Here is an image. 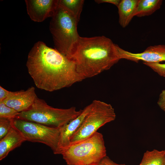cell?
I'll return each instance as SVG.
<instances>
[{
  "label": "cell",
  "instance_id": "20",
  "mask_svg": "<svg viewBox=\"0 0 165 165\" xmlns=\"http://www.w3.org/2000/svg\"><path fill=\"white\" fill-rule=\"evenodd\" d=\"M157 104L163 110L165 109V89L162 90L157 101Z\"/></svg>",
  "mask_w": 165,
  "mask_h": 165
},
{
  "label": "cell",
  "instance_id": "22",
  "mask_svg": "<svg viewBox=\"0 0 165 165\" xmlns=\"http://www.w3.org/2000/svg\"><path fill=\"white\" fill-rule=\"evenodd\" d=\"M10 91L0 86V102H3L8 96Z\"/></svg>",
  "mask_w": 165,
  "mask_h": 165
},
{
  "label": "cell",
  "instance_id": "21",
  "mask_svg": "<svg viewBox=\"0 0 165 165\" xmlns=\"http://www.w3.org/2000/svg\"><path fill=\"white\" fill-rule=\"evenodd\" d=\"M98 165H126L124 164L116 163L107 156L103 158Z\"/></svg>",
  "mask_w": 165,
  "mask_h": 165
},
{
  "label": "cell",
  "instance_id": "1",
  "mask_svg": "<svg viewBox=\"0 0 165 165\" xmlns=\"http://www.w3.org/2000/svg\"><path fill=\"white\" fill-rule=\"evenodd\" d=\"M26 65L37 87L48 91L68 87L84 79L73 61L40 41L29 52Z\"/></svg>",
  "mask_w": 165,
  "mask_h": 165
},
{
  "label": "cell",
  "instance_id": "9",
  "mask_svg": "<svg viewBox=\"0 0 165 165\" xmlns=\"http://www.w3.org/2000/svg\"><path fill=\"white\" fill-rule=\"evenodd\" d=\"M25 2L28 15L35 22L52 17L59 4V0H26Z\"/></svg>",
  "mask_w": 165,
  "mask_h": 165
},
{
  "label": "cell",
  "instance_id": "4",
  "mask_svg": "<svg viewBox=\"0 0 165 165\" xmlns=\"http://www.w3.org/2000/svg\"><path fill=\"white\" fill-rule=\"evenodd\" d=\"M61 154L68 165H98L107 156L103 135L97 132L87 139L70 145Z\"/></svg>",
  "mask_w": 165,
  "mask_h": 165
},
{
  "label": "cell",
  "instance_id": "24",
  "mask_svg": "<svg viewBox=\"0 0 165 165\" xmlns=\"http://www.w3.org/2000/svg\"><path fill=\"white\" fill-rule=\"evenodd\" d=\"M165 112V109L163 110Z\"/></svg>",
  "mask_w": 165,
  "mask_h": 165
},
{
  "label": "cell",
  "instance_id": "19",
  "mask_svg": "<svg viewBox=\"0 0 165 165\" xmlns=\"http://www.w3.org/2000/svg\"><path fill=\"white\" fill-rule=\"evenodd\" d=\"M145 65L149 67L160 76L165 77V63L143 62Z\"/></svg>",
  "mask_w": 165,
  "mask_h": 165
},
{
  "label": "cell",
  "instance_id": "2",
  "mask_svg": "<svg viewBox=\"0 0 165 165\" xmlns=\"http://www.w3.org/2000/svg\"><path fill=\"white\" fill-rule=\"evenodd\" d=\"M116 45L104 36H80L69 59L81 76L91 78L109 69L120 60Z\"/></svg>",
  "mask_w": 165,
  "mask_h": 165
},
{
  "label": "cell",
  "instance_id": "15",
  "mask_svg": "<svg viewBox=\"0 0 165 165\" xmlns=\"http://www.w3.org/2000/svg\"><path fill=\"white\" fill-rule=\"evenodd\" d=\"M139 165H165V150L146 151Z\"/></svg>",
  "mask_w": 165,
  "mask_h": 165
},
{
  "label": "cell",
  "instance_id": "11",
  "mask_svg": "<svg viewBox=\"0 0 165 165\" xmlns=\"http://www.w3.org/2000/svg\"><path fill=\"white\" fill-rule=\"evenodd\" d=\"M91 107V103L82 110V113L78 117L60 128V137L58 154H61L62 151L70 145L71 138L81 127Z\"/></svg>",
  "mask_w": 165,
  "mask_h": 165
},
{
  "label": "cell",
  "instance_id": "3",
  "mask_svg": "<svg viewBox=\"0 0 165 165\" xmlns=\"http://www.w3.org/2000/svg\"><path fill=\"white\" fill-rule=\"evenodd\" d=\"M78 23L74 15L59 2L50 21V29L55 49L69 59L80 37L77 30Z\"/></svg>",
  "mask_w": 165,
  "mask_h": 165
},
{
  "label": "cell",
  "instance_id": "17",
  "mask_svg": "<svg viewBox=\"0 0 165 165\" xmlns=\"http://www.w3.org/2000/svg\"><path fill=\"white\" fill-rule=\"evenodd\" d=\"M19 113L3 102H0V118L14 119L17 118Z\"/></svg>",
  "mask_w": 165,
  "mask_h": 165
},
{
  "label": "cell",
  "instance_id": "16",
  "mask_svg": "<svg viewBox=\"0 0 165 165\" xmlns=\"http://www.w3.org/2000/svg\"><path fill=\"white\" fill-rule=\"evenodd\" d=\"M60 5L71 12L79 22L84 1L83 0H60Z\"/></svg>",
  "mask_w": 165,
  "mask_h": 165
},
{
  "label": "cell",
  "instance_id": "10",
  "mask_svg": "<svg viewBox=\"0 0 165 165\" xmlns=\"http://www.w3.org/2000/svg\"><path fill=\"white\" fill-rule=\"evenodd\" d=\"M37 97L35 87L31 86L26 90L10 91L8 96L3 102L20 113L29 108Z\"/></svg>",
  "mask_w": 165,
  "mask_h": 165
},
{
  "label": "cell",
  "instance_id": "8",
  "mask_svg": "<svg viewBox=\"0 0 165 165\" xmlns=\"http://www.w3.org/2000/svg\"><path fill=\"white\" fill-rule=\"evenodd\" d=\"M119 57L136 63L140 61L145 62L160 63L165 61V45H158L150 46L143 52L133 53L126 50L116 45Z\"/></svg>",
  "mask_w": 165,
  "mask_h": 165
},
{
  "label": "cell",
  "instance_id": "13",
  "mask_svg": "<svg viewBox=\"0 0 165 165\" xmlns=\"http://www.w3.org/2000/svg\"><path fill=\"white\" fill-rule=\"evenodd\" d=\"M139 0H121L117 7L119 15V22L123 28L130 23L135 13Z\"/></svg>",
  "mask_w": 165,
  "mask_h": 165
},
{
  "label": "cell",
  "instance_id": "5",
  "mask_svg": "<svg viewBox=\"0 0 165 165\" xmlns=\"http://www.w3.org/2000/svg\"><path fill=\"white\" fill-rule=\"evenodd\" d=\"M82 111L81 109L77 110L75 107L66 109L54 108L37 97L31 107L20 112L16 118L60 128L78 117Z\"/></svg>",
  "mask_w": 165,
  "mask_h": 165
},
{
  "label": "cell",
  "instance_id": "23",
  "mask_svg": "<svg viewBox=\"0 0 165 165\" xmlns=\"http://www.w3.org/2000/svg\"><path fill=\"white\" fill-rule=\"evenodd\" d=\"M95 2L98 4L102 3H108L113 4L117 7L118 6L121 0H96Z\"/></svg>",
  "mask_w": 165,
  "mask_h": 165
},
{
  "label": "cell",
  "instance_id": "14",
  "mask_svg": "<svg viewBox=\"0 0 165 165\" xmlns=\"http://www.w3.org/2000/svg\"><path fill=\"white\" fill-rule=\"evenodd\" d=\"M162 0H139L135 16L141 17L151 15L160 8Z\"/></svg>",
  "mask_w": 165,
  "mask_h": 165
},
{
  "label": "cell",
  "instance_id": "7",
  "mask_svg": "<svg viewBox=\"0 0 165 165\" xmlns=\"http://www.w3.org/2000/svg\"><path fill=\"white\" fill-rule=\"evenodd\" d=\"M13 125L26 141L44 144L50 147L54 154H58L60 128L17 118L13 119Z\"/></svg>",
  "mask_w": 165,
  "mask_h": 165
},
{
  "label": "cell",
  "instance_id": "6",
  "mask_svg": "<svg viewBox=\"0 0 165 165\" xmlns=\"http://www.w3.org/2000/svg\"><path fill=\"white\" fill-rule=\"evenodd\" d=\"M91 103L90 110L80 128L71 138L70 145L88 138L97 132L100 127L115 120L116 114L110 104L96 100Z\"/></svg>",
  "mask_w": 165,
  "mask_h": 165
},
{
  "label": "cell",
  "instance_id": "12",
  "mask_svg": "<svg viewBox=\"0 0 165 165\" xmlns=\"http://www.w3.org/2000/svg\"><path fill=\"white\" fill-rule=\"evenodd\" d=\"M25 141L23 135L13 125L7 134L0 139V160L4 159L10 152Z\"/></svg>",
  "mask_w": 165,
  "mask_h": 165
},
{
  "label": "cell",
  "instance_id": "18",
  "mask_svg": "<svg viewBox=\"0 0 165 165\" xmlns=\"http://www.w3.org/2000/svg\"><path fill=\"white\" fill-rule=\"evenodd\" d=\"M13 119L0 118V139L7 134L12 127Z\"/></svg>",
  "mask_w": 165,
  "mask_h": 165
}]
</instances>
